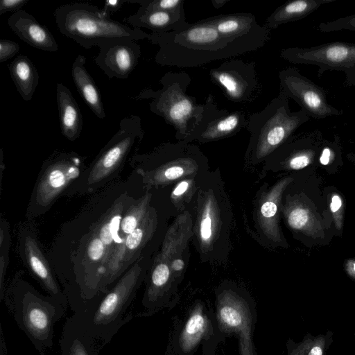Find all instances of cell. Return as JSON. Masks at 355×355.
<instances>
[{
    "mask_svg": "<svg viewBox=\"0 0 355 355\" xmlns=\"http://www.w3.org/2000/svg\"><path fill=\"white\" fill-rule=\"evenodd\" d=\"M278 77L280 92L294 100L309 117L319 120L343 114L342 110L328 103L327 90L302 75L297 68L284 69Z\"/></svg>",
    "mask_w": 355,
    "mask_h": 355,
    "instance_id": "7c38bea8",
    "label": "cell"
},
{
    "mask_svg": "<svg viewBox=\"0 0 355 355\" xmlns=\"http://www.w3.org/2000/svg\"><path fill=\"white\" fill-rule=\"evenodd\" d=\"M302 109L292 112L289 98L282 92L261 111L248 116L250 137L245 158L252 164L266 159L309 119Z\"/></svg>",
    "mask_w": 355,
    "mask_h": 355,
    "instance_id": "277c9868",
    "label": "cell"
},
{
    "mask_svg": "<svg viewBox=\"0 0 355 355\" xmlns=\"http://www.w3.org/2000/svg\"><path fill=\"white\" fill-rule=\"evenodd\" d=\"M19 50V46L14 41L7 39L0 40V62L7 61L15 56Z\"/></svg>",
    "mask_w": 355,
    "mask_h": 355,
    "instance_id": "f35d334b",
    "label": "cell"
},
{
    "mask_svg": "<svg viewBox=\"0 0 355 355\" xmlns=\"http://www.w3.org/2000/svg\"><path fill=\"white\" fill-rule=\"evenodd\" d=\"M147 40L158 46L155 55L157 64L180 68L200 67L263 47L257 43L224 37L203 19L189 23L178 31L148 33Z\"/></svg>",
    "mask_w": 355,
    "mask_h": 355,
    "instance_id": "6da1fadb",
    "label": "cell"
},
{
    "mask_svg": "<svg viewBox=\"0 0 355 355\" xmlns=\"http://www.w3.org/2000/svg\"><path fill=\"white\" fill-rule=\"evenodd\" d=\"M184 0H132L141 8L148 10H162L166 12H178L184 9Z\"/></svg>",
    "mask_w": 355,
    "mask_h": 355,
    "instance_id": "836d02e7",
    "label": "cell"
},
{
    "mask_svg": "<svg viewBox=\"0 0 355 355\" xmlns=\"http://www.w3.org/2000/svg\"><path fill=\"white\" fill-rule=\"evenodd\" d=\"M248 116L243 110L218 108L214 96L210 94L203 104L199 123L183 141L205 144L233 137L246 129Z\"/></svg>",
    "mask_w": 355,
    "mask_h": 355,
    "instance_id": "4fadbf2b",
    "label": "cell"
},
{
    "mask_svg": "<svg viewBox=\"0 0 355 355\" xmlns=\"http://www.w3.org/2000/svg\"><path fill=\"white\" fill-rule=\"evenodd\" d=\"M221 321L227 327H238L241 324L242 317L240 312L232 306H224L220 310Z\"/></svg>",
    "mask_w": 355,
    "mask_h": 355,
    "instance_id": "74e56055",
    "label": "cell"
},
{
    "mask_svg": "<svg viewBox=\"0 0 355 355\" xmlns=\"http://www.w3.org/2000/svg\"><path fill=\"white\" fill-rule=\"evenodd\" d=\"M86 58L78 55L71 66V74L74 84L80 96L92 112L101 119L105 118L101 93L89 72L85 68Z\"/></svg>",
    "mask_w": 355,
    "mask_h": 355,
    "instance_id": "cb8c5ba5",
    "label": "cell"
},
{
    "mask_svg": "<svg viewBox=\"0 0 355 355\" xmlns=\"http://www.w3.org/2000/svg\"><path fill=\"white\" fill-rule=\"evenodd\" d=\"M9 225L6 220H1L0 227V291L1 299L3 296V282L8 264V252L10 247Z\"/></svg>",
    "mask_w": 355,
    "mask_h": 355,
    "instance_id": "d6a6232c",
    "label": "cell"
},
{
    "mask_svg": "<svg viewBox=\"0 0 355 355\" xmlns=\"http://www.w3.org/2000/svg\"><path fill=\"white\" fill-rule=\"evenodd\" d=\"M56 99L61 132L68 140L75 141L80 137L83 125L78 105L69 88L60 83L56 85Z\"/></svg>",
    "mask_w": 355,
    "mask_h": 355,
    "instance_id": "603a6c76",
    "label": "cell"
},
{
    "mask_svg": "<svg viewBox=\"0 0 355 355\" xmlns=\"http://www.w3.org/2000/svg\"><path fill=\"white\" fill-rule=\"evenodd\" d=\"M203 20L232 40L254 42L263 46L270 39V30L259 24L252 13L221 14Z\"/></svg>",
    "mask_w": 355,
    "mask_h": 355,
    "instance_id": "ac0fdd59",
    "label": "cell"
},
{
    "mask_svg": "<svg viewBox=\"0 0 355 355\" xmlns=\"http://www.w3.org/2000/svg\"><path fill=\"white\" fill-rule=\"evenodd\" d=\"M330 210L337 230L341 231L343 225L344 207L343 199L337 193H333L331 197Z\"/></svg>",
    "mask_w": 355,
    "mask_h": 355,
    "instance_id": "8d00e7d4",
    "label": "cell"
},
{
    "mask_svg": "<svg viewBox=\"0 0 355 355\" xmlns=\"http://www.w3.org/2000/svg\"><path fill=\"white\" fill-rule=\"evenodd\" d=\"M142 268L139 261L118 280L116 284L85 310L71 317L105 345L129 320L125 315L140 283Z\"/></svg>",
    "mask_w": 355,
    "mask_h": 355,
    "instance_id": "8992f818",
    "label": "cell"
},
{
    "mask_svg": "<svg viewBox=\"0 0 355 355\" xmlns=\"http://www.w3.org/2000/svg\"><path fill=\"white\" fill-rule=\"evenodd\" d=\"M28 1V0H1L0 1V15L7 12L14 13L20 10Z\"/></svg>",
    "mask_w": 355,
    "mask_h": 355,
    "instance_id": "ab89813d",
    "label": "cell"
},
{
    "mask_svg": "<svg viewBox=\"0 0 355 355\" xmlns=\"http://www.w3.org/2000/svg\"><path fill=\"white\" fill-rule=\"evenodd\" d=\"M8 25L21 40L35 49L50 52L58 50L51 33L26 10L12 13L8 19Z\"/></svg>",
    "mask_w": 355,
    "mask_h": 355,
    "instance_id": "d6986e66",
    "label": "cell"
},
{
    "mask_svg": "<svg viewBox=\"0 0 355 355\" xmlns=\"http://www.w3.org/2000/svg\"><path fill=\"white\" fill-rule=\"evenodd\" d=\"M12 80L21 98L31 100L39 83L38 71L32 61L26 55H19L8 67Z\"/></svg>",
    "mask_w": 355,
    "mask_h": 355,
    "instance_id": "484cf974",
    "label": "cell"
},
{
    "mask_svg": "<svg viewBox=\"0 0 355 355\" xmlns=\"http://www.w3.org/2000/svg\"><path fill=\"white\" fill-rule=\"evenodd\" d=\"M354 340H355V332H354Z\"/></svg>",
    "mask_w": 355,
    "mask_h": 355,
    "instance_id": "bcb514c9",
    "label": "cell"
},
{
    "mask_svg": "<svg viewBox=\"0 0 355 355\" xmlns=\"http://www.w3.org/2000/svg\"><path fill=\"white\" fill-rule=\"evenodd\" d=\"M126 198L125 194L121 196L94 230L107 248L108 259L114 248L121 243L118 232L124 213Z\"/></svg>",
    "mask_w": 355,
    "mask_h": 355,
    "instance_id": "83f0119b",
    "label": "cell"
},
{
    "mask_svg": "<svg viewBox=\"0 0 355 355\" xmlns=\"http://www.w3.org/2000/svg\"><path fill=\"white\" fill-rule=\"evenodd\" d=\"M280 56L293 64L318 67L320 78L326 71H341L345 85L355 87V43L333 42L302 48L289 47L280 51Z\"/></svg>",
    "mask_w": 355,
    "mask_h": 355,
    "instance_id": "ba28073f",
    "label": "cell"
},
{
    "mask_svg": "<svg viewBox=\"0 0 355 355\" xmlns=\"http://www.w3.org/2000/svg\"><path fill=\"white\" fill-rule=\"evenodd\" d=\"M206 321L202 315L196 313L187 320L182 335L184 347L190 348L200 339L205 331Z\"/></svg>",
    "mask_w": 355,
    "mask_h": 355,
    "instance_id": "1f68e13d",
    "label": "cell"
},
{
    "mask_svg": "<svg viewBox=\"0 0 355 355\" xmlns=\"http://www.w3.org/2000/svg\"><path fill=\"white\" fill-rule=\"evenodd\" d=\"M201 180L197 189L198 216L194 231L201 252L208 253L213 252L221 236H225L229 230L230 217L225 214L230 211L226 209V196L223 189L218 187L215 191L213 186H208V190L205 191Z\"/></svg>",
    "mask_w": 355,
    "mask_h": 355,
    "instance_id": "9c48e42d",
    "label": "cell"
},
{
    "mask_svg": "<svg viewBox=\"0 0 355 355\" xmlns=\"http://www.w3.org/2000/svg\"><path fill=\"white\" fill-rule=\"evenodd\" d=\"M197 177L184 179L178 182V184L172 191L171 198L173 202H181V200H185L187 197H191V191H196L193 190V187H197Z\"/></svg>",
    "mask_w": 355,
    "mask_h": 355,
    "instance_id": "d590c367",
    "label": "cell"
},
{
    "mask_svg": "<svg viewBox=\"0 0 355 355\" xmlns=\"http://www.w3.org/2000/svg\"><path fill=\"white\" fill-rule=\"evenodd\" d=\"M322 140V132L318 129L294 135L266 159V166L302 169L312 164L319 155Z\"/></svg>",
    "mask_w": 355,
    "mask_h": 355,
    "instance_id": "2e32d148",
    "label": "cell"
},
{
    "mask_svg": "<svg viewBox=\"0 0 355 355\" xmlns=\"http://www.w3.org/2000/svg\"><path fill=\"white\" fill-rule=\"evenodd\" d=\"M284 214L289 227L294 230L309 236H315L322 230V223L316 214L308 205L298 200L287 204Z\"/></svg>",
    "mask_w": 355,
    "mask_h": 355,
    "instance_id": "f1b7e54d",
    "label": "cell"
},
{
    "mask_svg": "<svg viewBox=\"0 0 355 355\" xmlns=\"http://www.w3.org/2000/svg\"><path fill=\"white\" fill-rule=\"evenodd\" d=\"M133 28H145L152 33H162L178 31L189 23L186 21L184 9L178 12L148 10L139 7L137 12L124 19Z\"/></svg>",
    "mask_w": 355,
    "mask_h": 355,
    "instance_id": "7402d4cb",
    "label": "cell"
},
{
    "mask_svg": "<svg viewBox=\"0 0 355 355\" xmlns=\"http://www.w3.org/2000/svg\"><path fill=\"white\" fill-rule=\"evenodd\" d=\"M81 164L80 158L73 153H61L46 162L34 193L37 205L49 207L80 175Z\"/></svg>",
    "mask_w": 355,
    "mask_h": 355,
    "instance_id": "5bb4252c",
    "label": "cell"
},
{
    "mask_svg": "<svg viewBox=\"0 0 355 355\" xmlns=\"http://www.w3.org/2000/svg\"><path fill=\"white\" fill-rule=\"evenodd\" d=\"M348 159L355 164V153H350L347 155Z\"/></svg>",
    "mask_w": 355,
    "mask_h": 355,
    "instance_id": "f6af8a7d",
    "label": "cell"
},
{
    "mask_svg": "<svg viewBox=\"0 0 355 355\" xmlns=\"http://www.w3.org/2000/svg\"><path fill=\"white\" fill-rule=\"evenodd\" d=\"M144 135L139 116L128 115L119 123L118 131L102 149L93 164L87 179L92 185L109 176L118 168L128 155L139 147Z\"/></svg>",
    "mask_w": 355,
    "mask_h": 355,
    "instance_id": "30bf717a",
    "label": "cell"
},
{
    "mask_svg": "<svg viewBox=\"0 0 355 355\" xmlns=\"http://www.w3.org/2000/svg\"><path fill=\"white\" fill-rule=\"evenodd\" d=\"M98 48L94 62L109 78H128L141 55L140 45L133 40H114Z\"/></svg>",
    "mask_w": 355,
    "mask_h": 355,
    "instance_id": "e0dca14e",
    "label": "cell"
},
{
    "mask_svg": "<svg viewBox=\"0 0 355 355\" xmlns=\"http://www.w3.org/2000/svg\"><path fill=\"white\" fill-rule=\"evenodd\" d=\"M53 15L60 32L85 49L114 40L139 41L148 37L141 29L115 21L96 6L87 3L62 5L55 10Z\"/></svg>",
    "mask_w": 355,
    "mask_h": 355,
    "instance_id": "3957f363",
    "label": "cell"
},
{
    "mask_svg": "<svg viewBox=\"0 0 355 355\" xmlns=\"http://www.w3.org/2000/svg\"><path fill=\"white\" fill-rule=\"evenodd\" d=\"M151 194L146 193L141 198L132 202L128 209L124 211L121 218L119 237L121 241L134 231L143 221L149 212Z\"/></svg>",
    "mask_w": 355,
    "mask_h": 355,
    "instance_id": "4dcf8cb0",
    "label": "cell"
},
{
    "mask_svg": "<svg viewBox=\"0 0 355 355\" xmlns=\"http://www.w3.org/2000/svg\"><path fill=\"white\" fill-rule=\"evenodd\" d=\"M344 270L349 277L355 281V259H347L344 263Z\"/></svg>",
    "mask_w": 355,
    "mask_h": 355,
    "instance_id": "b9f144b4",
    "label": "cell"
},
{
    "mask_svg": "<svg viewBox=\"0 0 355 355\" xmlns=\"http://www.w3.org/2000/svg\"><path fill=\"white\" fill-rule=\"evenodd\" d=\"M334 335L331 330L315 336L307 333L299 343L289 342L288 355H326L333 344Z\"/></svg>",
    "mask_w": 355,
    "mask_h": 355,
    "instance_id": "f546056e",
    "label": "cell"
},
{
    "mask_svg": "<svg viewBox=\"0 0 355 355\" xmlns=\"http://www.w3.org/2000/svg\"><path fill=\"white\" fill-rule=\"evenodd\" d=\"M130 2L131 0H107L104 3V7L103 8V12L108 17L113 12L119 10L124 3Z\"/></svg>",
    "mask_w": 355,
    "mask_h": 355,
    "instance_id": "60d3db41",
    "label": "cell"
},
{
    "mask_svg": "<svg viewBox=\"0 0 355 355\" xmlns=\"http://www.w3.org/2000/svg\"><path fill=\"white\" fill-rule=\"evenodd\" d=\"M184 260L181 257H177L171 261V272H180L184 269Z\"/></svg>",
    "mask_w": 355,
    "mask_h": 355,
    "instance_id": "7bdbcfd3",
    "label": "cell"
},
{
    "mask_svg": "<svg viewBox=\"0 0 355 355\" xmlns=\"http://www.w3.org/2000/svg\"><path fill=\"white\" fill-rule=\"evenodd\" d=\"M3 298L19 328L41 355H46L53 345L54 325L64 315L67 307L22 282L10 285Z\"/></svg>",
    "mask_w": 355,
    "mask_h": 355,
    "instance_id": "7a4b0ae2",
    "label": "cell"
},
{
    "mask_svg": "<svg viewBox=\"0 0 355 355\" xmlns=\"http://www.w3.org/2000/svg\"><path fill=\"white\" fill-rule=\"evenodd\" d=\"M336 0H293L277 8L266 19L263 26L275 29L280 25L308 17L320 7Z\"/></svg>",
    "mask_w": 355,
    "mask_h": 355,
    "instance_id": "d4e9b609",
    "label": "cell"
},
{
    "mask_svg": "<svg viewBox=\"0 0 355 355\" xmlns=\"http://www.w3.org/2000/svg\"><path fill=\"white\" fill-rule=\"evenodd\" d=\"M231 0H211V4L216 9H218L224 6L227 3Z\"/></svg>",
    "mask_w": 355,
    "mask_h": 355,
    "instance_id": "ee69618b",
    "label": "cell"
},
{
    "mask_svg": "<svg viewBox=\"0 0 355 355\" xmlns=\"http://www.w3.org/2000/svg\"><path fill=\"white\" fill-rule=\"evenodd\" d=\"M318 29L323 33L345 30L355 33V14L342 17L334 21L322 22L319 24Z\"/></svg>",
    "mask_w": 355,
    "mask_h": 355,
    "instance_id": "e575fe53",
    "label": "cell"
},
{
    "mask_svg": "<svg viewBox=\"0 0 355 355\" xmlns=\"http://www.w3.org/2000/svg\"><path fill=\"white\" fill-rule=\"evenodd\" d=\"M135 159L149 166L138 168L146 187L166 186L174 181L196 178L208 171V159L199 147L184 141L165 142L151 153L135 155Z\"/></svg>",
    "mask_w": 355,
    "mask_h": 355,
    "instance_id": "52a82bcc",
    "label": "cell"
},
{
    "mask_svg": "<svg viewBox=\"0 0 355 355\" xmlns=\"http://www.w3.org/2000/svg\"><path fill=\"white\" fill-rule=\"evenodd\" d=\"M24 254L28 268L44 289L64 306L69 303L53 276L51 268L34 237L26 235L23 240Z\"/></svg>",
    "mask_w": 355,
    "mask_h": 355,
    "instance_id": "ffe728a7",
    "label": "cell"
},
{
    "mask_svg": "<svg viewBox=\"0 0 355 355\" xmlns=\"http://www.w3.org/2000/svg\"><path fill=\"white\" fill-rule=\"evenodd\" d=\"M105 345L71 316L66 320L60 339L61 355H98Z\"/></svg>",
    "mask_w": 355,
    "mask_h": 355,
    "instance_id": "44dd1931",
    "label": "cell"
},
{
    "mask_svg": "<svg viewBox=\"0 0 355 355\" xmlns=\"http://www.w3.org/2000/svg\"><path fill=\"white\" fill-rule=\"evenodd\" d=\"M209 74L212 83L220 87L224 96L234 103H251L262 89L255 61L225 60L217 67L211 69Z\"/></svg>",
    "mask_w": 355,
    "mask_h": 355,
    "instance_id": "8fae6325",
    "label": "cell"
},
{
    "mask_svg": "<svg viewBox=\"0 0 355 355\" xmlns=\"http://www.w3.org/2000/svg\"><path fill=\"white\" fill-rule=\"evenodd\" d=\"M292 180V178L288 177L278 182L259 208L260 223L266 225L267 234L276 242L282 241L277 223L279 206L283 191Z\"/></svg>",
    "mask_w": 355,
    "mask_h": 355,
    "instance_id": "4316f807",
    "label": "cell"
},
{
    "mask_svg": "<svg viewBox=\"0 0 355 355\" xmlns=\"http://www.w3.org/2000/svg\"><path fill=\"white\" fill-rule=\"evenodd\" d=\"M157 226L156 214L150 208L141 223L113 250L104 269L101 284L103 295L109 286L133 262L151 239Z\"/></svg>",
    "mask_w": 355,
    "mask_h": 355,
    "instance_id": "9a60e30c",
    "label": "cell"
},
{
    "mask_svg": "<svg viewBox=\"0 0 355 355\" xmlns=\"http://www.w3.org/2000/svg\"><path fill=\"white\" fill-rule=\"evenodd\" d=\"M191 82L186 71H168L159 80L160 89L146 88L136 97L150 100V111L174 128L178 141L184 140L194 130L203 112V104L187 93Z\"/></svg>",
    "mask_w": 355,
    "mask_h": 355,
    "instance_id": "5b68a950",
    "label": "cell"
}]
</instances>
